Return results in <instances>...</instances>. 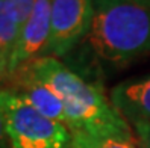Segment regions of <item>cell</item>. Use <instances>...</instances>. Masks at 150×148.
Here are the masks:
<instances>
[{"instance_id":"obj_13","label":"cell","mask_w":150,"mask_h":148,"mask_svg":"<svg viewBox=\"0 0 150 148\" xmlns=\"http://www.w3.org/2000/svg\"><path fill=\"white\" fill-rule=\"evenodd\" d=\"M5 79H6V67L3 64L2 58H0V83H3Z\"/></svg>"},{"instance_id":"obj_10","label":"cell","mask_w":150,"mask_h":148,"mask_svg":"<svg viewBox=\"0 0 150 148\" xmlns=\"http://www.w3.org/2000/svg\"><path fill=\"white\" fill-rule=\"evenodd\" d=\"M5 2H6L8 9H9L11 17L15 20V23L18 24L20 29H21V26L29 18L33 6L38 0H5Z\"/></svg>"},{"instance_id":"obj_12","label":"cell","mask_w":150,"mask_h":148,"mask_svg":"<svg viewBox=\"0 0 150 148\" xmlns=\"http://www.w3.org/2000/svg\"><path fill=\"white\" fill-rule=\"evenodd\" d=\"M6 141H8V137H6V133H5L3 118H2V114H0V148H5Z\"/></svg>"},{"instance_id":"obj_14","label":"cell","mask_w":150,"mask_h":148,"mask_svg":"<svg viewBox=\"0 0 150 148\" xmlns=\"http://www.w3.org/2000/svg\"><path fill=\"white\" fill-rule=\"evenodd\" d=\"M137 2H139L141 5H144V6L150 8V0H137Z\"/></svg>"},{"instance_id":"obj_11","label":"cell","mask_w":150,"mask_h":148,"mask_svg":"<svg viewBox=\"0 0 150 148\" xmlns=\"http://www.w3.org/2000/svg\"><path fill=\"white\" fill-rule=\"evenodd\" d=\"M132 127L138 148H150V121H139Z\"/></svg>"},{"instance_id":"obj_2","label":"cell","mask_w":150,"mask_h":148,"mask_svg":"<svg viewBox=\"0 0 150 148\" xmlns=\"http://www.w3.org/2000/svg\"><path fill=\"white\" fill-rule=\"evenodd\" d=\"M88 39L96 55L127 64L150 55V8L137 0H93Z\"/></svg>"},{"instance_id":"obj_8","label":"cell","mask_w":150,"mask_h":148,"mask_svg":"<svg viewBox=\"0 0 150 148\" xmlns=\"http://www.w3.org/2000/svg\"><path fill=\"white\" fill-rule=\"evenodd\" d=\"M20 36V26L11 17L5 0H0V58L6 67V76Z\"/></svg>"},{"instance_id":"obj_9","label":"cell","mask_w":150,"mask_h":148,"mask_svg":"<svg viewBox=\"0 0 150 148\" xmlns=\"http://www.w3.org/2000/svg\"><path fill=\"white\" fill-rule=\"evenodd\" d=\"M73 148H138L135 141L117 136H91L85 133H74Z\"/></svg>"},{"instance_id":"obj_4","label":"cell","mask_w":150,"mask_h":148,"mask_svg":"<svg viewBox=\"0 0 150 148\" xmlns=\"http://www.w3.org/2000/svg\"><path fill=\"white\" fill-rule=\"evenodd\" d=\"M93 0H52L50 36L42 56L61 58L88 36L93 21Z\"/></svg>"},{"instance_id":"obj_6","label":"cell","mask_w":150,"mask_h":148,"mask_svg":"<svg viewBox=\"0 0 150 148\" xmlns=\"http://www.w3.org/2000/svg\"><path fill=\"white\" fill-rule=\"evenodd\" d=\"M5 82L6 88L3 89H8L15 94L17 97H20L28 104H30L35 110H38L46 118H50L67 127L64 104L47 85L35 79L21 67L14 69L5 79Z\"/></svg>"},{"instance_id":"obj_5","label":"cell","mask_w":150,"mask_h":148,"mask_svg":"<svg viewBox=\"0 0 150 148\" xmlns=\"http://www.w3.org/2000/svg\"><path fill=\"white\" fill-rule=\"evenodd\" d=\"M50 15L52 0H38L29 18L20 29L18 42H17L15 51L11 59L8 76L23 64L44 55L50 36Z\"/></svg>"},{"instance_id":"obj_7","label":"cell","mask_w":150,"mask_h":148,"mask_svg":"<svg viewBox=\"0 0 150 148\" xmlns=\"http://www.w3.org/2000/svg\"><path fill=\"white\" fill-rule=\"evenodd\" d=\"M109 100L127 124L150 121V74L118 83L112 88Z\"/></svg>"},{"instance_id":"obj_3","label":"cell","mask_w":150,"mask_h":148,"mask_svg":"<svg viewBox=\"0 0 150 148\" xmlns=\"http://www.w3.org/2000/svg\"><path fill=\"white\" fill-rule=\"evenodd\" d=\"M0 114L11 148H73L71 132L46 118L8 89H0Z\"/></svg>"},{"instance_id":"obj_1","label":"cell","mask_w":150,"mask_h":148,"mask_svg":"<svg viewBox=\"0 0 150 148\" xmlns=\"http://www.w3.org/2000/svg\"><path fill=\"white\" fill-rule=\"evenodd\" d=\"M30 76L53 91L64 104L67 128L74 133L91 136H117L134 139L130 126L126 123L111 100L96 85L83 80L77 73L59 59L41 56L21 65Z\"/></svg>"}]
</instances>
